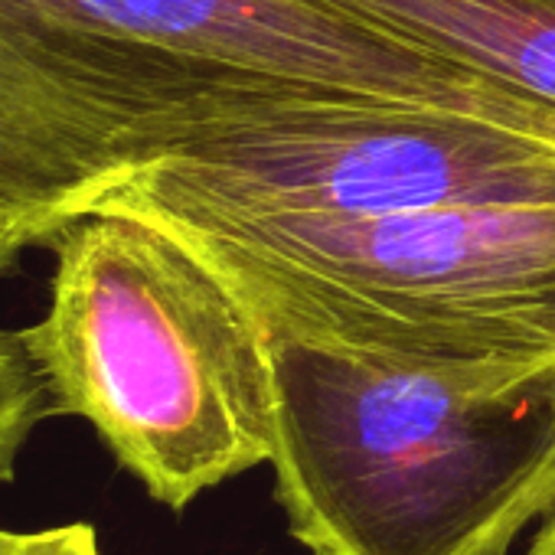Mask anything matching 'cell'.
Listing matches in <instances>:
<instances>
[{"label":"cell","mask_w":555,"mask_h":555,"mask_svg":"<svg viewBox=\"0 0 555 555\" xmlns=\"http://www.w3.org/2000/svg\"><path fill=\"white\" fill-rule=\"evenodd\" d=\"M0 555H102L99 532L89 522H69L53 529H0Z\"/></svg>","instance_id":"8"},{"label":"cell","mask_w":555,"mask_h":555,"mask_svg":"<svg viewBox=\"0 0 555 555\" xmlns=\"http://www.w3.org/2000/svg\"><path fill=\"white\" fill-rule=\"evenodd\" d=\"M50 311L24 334L53 415L95 428L167 509L271 464L274 340L170 225L95 206L47 245Z\"/></svg>","instance_id":"3"},{"label":"cell","mask_w":555,"mask_h":555,"mask_svg":"<svg viewBox=\"0 0 555 555\" xmlns=\"http://www.w3.org/2000/svg\"><path fill=\"white\" fill-rule=\"evenodd\" d=\"M555 112V0H327Z\"/></svg>","instance_id":"6"},{"label":"cell","mask_w":555,"mask_h":555,"mask_svg":"<svg viewBox=\"0 0 555 555\" xmlns=\"http://www.w3.org/2000/svg\"><path fill=\"white\" fill-rule=\"evenodd\" d=\"M555 203V138L412 102L264 92L190 125L95 206L376 219Z\"/></svg>","instance_id":"5"},{"label":"cell","mask_w":555,"mask_h":555,"mask_svg":"<svg viewBox=\"0 0 555 555\" xmlns=\"http://www.w3.org/2000/svg\"><path fill=\"white\" fill-rule=\"evenodd\" d=\"M27 248H34V242L24 229H17L11 222H0V274H8Z\"/></svg>","instance_id":"9"},{"label":"cell","mask_w":555,"mask_h":555,"mask_svg":"<svg viewBox=\"0 0 555 555\" xmlns=\"http://www.w3.org/2000/svg\"><path fill=\"white\" fill-rule=\"evenodd\" d=\"M151 219L225 278L271 340L431 370H555V203Z\"/></svg>","instance_id":"4"},{"label":"cell","mask_w":555,"mask_h":555,"mask_svg":"<svg viewBox=\"0 0 555 555\" xmlns=\"http://www.w3.org/2000/svg\"><path fill=\"white\" fill-rule=\"evenodd\" d=\"M274 500L311 555H509L555 503V370L274 340Z\"/></svg>","instance_id":"2"},{"label":"cell","mask_w":555,"mask_h":555,"mask_svg":"<svg viewBox=\"0 0 555 555\" xmlns=\"http://www.w3.org/2000/svg\"><path fill=\"white\" fill-rule=\"evenodd\" d=\"M288 89L555 125L327 0H0V222L47 248L199 118Z\"/></svg>","instance_id":"1"},{"label":"cell","mask_w":555,"mask_h":555,"mask_svg":"<svg viewBox=\"0 0 555 555\" xmlns=\"http://www.w3.org/2000/svg\"><path fill=\"white\" fill-rule=\"evenodd\" d=\"M50 415V392L24 334L0 331V487L14 483L27 441Z\"/></svg>","instance_id":"7"},{"label":"cell","mask_w":555,"mask_h":555,"mask_svg":"<svg viewBox=\"0 0 555 555\" xmlns=\"http://www.w3.org/2000/svg\"><path fill=\"white\" fill-rule=\"evenodd\" d=\"M522 555H555V503L529 529V542Z\"/></svg>","instance_id":"10"}]
</instances>
